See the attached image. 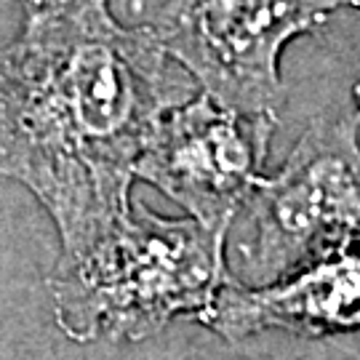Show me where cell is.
<instances>
[{
	"mask_svg": "<svg viewBox=\"0 0 360 360\" xmlns=\"http://www.w3.org/2000/svg\"><path fill=\"white\" fill-rule=\"evenodd\" d=\"M27 3H32V6H40V3H43V0H27Z\"/></svg>",
	"mask_w": 360,
	"mask_h": 360,
	"instance_id": "8",
	"label": "cell"
},
{
	"mask_svg": "<svg viewBox=\"0 0 360 360\" xmlns=\"http://www.w3.org/2000/svg\"><path fill=\"white\" fill-rule=\"evenodd\" d=\"M99 3H107V0H99Z\"/></svg>",
	"mask_w": 360,
	"mask_h": 360,
	"instance_id": "9",
	"label": "cell"
},
{
	"mask_svg": "<svg viewBox=\"0 0 360 360\" xmlns=\"http://www.w3.org/2000/svg\"><path fill=\"white\" fill-rule=\"evenodd\" d=\"M200 323L230 342L267 328L304 336L355 331L360 328V251L315 262L259 288L230 281Z\"/></svg>",
	"mask_w": 360,
	"mask_h": 360,
	"instance_id": "6",
	"label": "cell"
},
{
	"mask_svg": "<svg viewBox=\"0 0 360 360\" xmlns=\"http://www.w3.org/2000/svg\"><path fill=\"white\" fill-rule=\"evenodd\" d=\"M339 8L360 11V0H168L153 32L214 102L278 117L283 46Z\"/></svg>",
	"mask_w": 360,
	"mask_h": 360,
	"instance_id": "4",
	"label": "cell"
},
{
	"mask_svg": "<svg viewBox=\"0 0 360 360\" xmlns=\"http://www.w3.org/2000/svg\"><path fill=\"white\" fill-rule=\"evenodd\" d=\"M278 117L243 115L208 94L168 110L136 163L155 184L211 230H230L238 208L262 184Z\"/></svg>",
	"mask_w": 360,
	"mask_h": 360,
	"instance_id": "5",
	"label": "cell"
},
{
	"mask_svg": "<svg viewBox=\"0 0 360 360\" xmlns=\"http://www.w3.org/2000/svg\"><path fill=\"white\" fill-rule=\"evenodd\" d=\"M355 99H358V107H360V83L355 86Z\"/></svg>",
	"mask_w": 360,
	"mask_h": 360,
	"instance_id": "7",
	"label": "cell"
},
{
	"mask_svg": "<svg viewBox=\"0 0 360 360\" xmlns=\"http://www.w3.org/2000/svg\"><path fill=\"white\" fill-rule=\"evenodd\" d=\"M227 230L198 219H163L144 203L80 257H59L49 278L56 323L70 339L139 342L179 315L211 309L230 283Z\"/></svg>",
	"mask_w": 360,
	"mask_h": 360,
	"instance_id": "2",
	"label": "cell"
},
{
	"mask_svg": "<svg viewBox=\"0 0 360 360\" xmlns=\"http://www.w3.org/2000/svg\"><path fill=\"white\" fill-rule=\"evenodd\" d=\"M360 112L315 120L251 200L254 235L240 248L262 285L315 262L360 251Z\"/></svg>",
	"mask_w": 360,
	"mask_h": 360,
	"instance_id": "3",
	"label": "cell"
},
{
	"mask_svg": "<svg viewBox=\"0 0 360 360\" xmlns=\"http://www.w3.org/2000/svg\"><path fill=\"white\" fill-rule=\"evenodd\" d=\"M153 27L99 0H51L0 53V176L51 214L59 257H80L131 214L136 163L168 110L190 102Z\"/></svg>",
	"mask_w": 360,
	"mask_h": 360,
	"instance_id": "1",
	"label": "cell"
}]
</instances>
